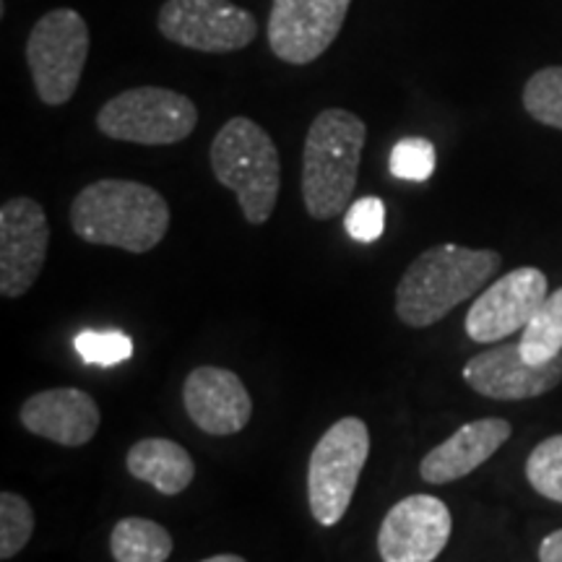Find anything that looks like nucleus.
<instances>
[{
	"label": "nucleus",
	"mask_w": 562,
	"mask_h": 562,
	"mask_svg": "<svg viewBox=\"0 0 562 562\" xmlns=\"http://www.w3.org/2000/svg\"><path fill=\"white\" fill-rule=\"evenodd\" d=\"M510 422L501 417H484L467 422L451 438L435 446L419 463V476L427 484H448L463 480L510 440Z\"/></svg>",
	"instance_id": "nucleus-16"
},
{
	"label": "nucleus",
	"mask_w": 562,
	"mask_h": 562,
	"mask_svg": "<svg viewBox=\"0 0 562 562\" xmlns=\"http://www.w3.org/2000/svg\"><path fill=\"white\" fill-rule=\"evenodd\" d=\"M89 47V26L74 9L47 11L32 26L26 40V63L42 102L60 108L74 100L87 68Z\"/></svg>",
	"instance_id": "nucleus-7"
},
{
	"label": "nucleus",
	"mask_w": 562,
	"mask_h": 562,
	"mask_svg": "<svg viewBox=\"0 0 562 562\" xmlns=\"http://www.w3.org/2000/svg\"><path fill=\"white\" fill-rule=\"evenodd\" d=\"M524 108L537 123L562 131V66L537 70L526 81Z\"/></svg>",
	"instance_id": "nucleus-20"
},
{
	"label": "nucleus",
	"mask_w": 562,
	"mask_h": 562,
	"mask_svg": "<svg viewBox=\"0 0 562 562\" xmlns=\"http://www.w3.org/2000/svg\"><path fill=\"white\" fill-rule=\"evenodd\" d=\"M70 227L79 240L144 256L165 240L170 206L165 195L136 180H97L70 203Z\"/></svg>",
	"instance_id": "nucleus-1"
},
{
	"label": "nucleus",
	"mask_w": 562,
	"mask_h": 562,
	"mask_svg": "<svg viewBox=\"0 0 562 562\" xmlns=\"http://www.w3.org/2000/svg\"><path fill=\"white\" fill-rule=\"evenodd\" d=\"M518 347H521L524 360L533 364L550 362L562 355V286L558 292L547 294L542 307L524 328Z\"/></svg>",
	"instance_id": "nucleus-19"
},
{
	"label": "nucleus",
	"mask_w": 562,
	"mask_h": 562,
	"mask_svg": "<svg viewBox=\"0 0 562 562\" xmlns=\"http://www.w3.org/2000/svg\"><path fill=\"white\" fill-rule=\"evenodd\" d=\"M74 347L83 362L102 364V368L121 364L133 355V341L121 331H81Z\"/></svg>",
	"instance_id": "nucleus-24"
},
{
	"label": "nucleus",
	"mask_w": 562,
	"mask_h": 562,
	"mask_svg": "<svg viewBox=\"0 0 562 562\" xmlns=\"http://www.w3.org/2000/svg\"><path fill=\"white\" fill-rule=\"evenodd\" d=\"M182 404L199 430L214 438L245 430L252 417V398L237 372L201 364L182 385Z\"/></svg>",
	"instance_id": "nucleus-14"
},
{
	"label": "nucleus",
	"mask_w": 562,
	"mask_h": 562,
	"mask_svg": "<svg viewBox=\"0 0 562 562\" xmlns=\"http://www.w3.org/2000/svg\"><path fill=\"white\" fill-rule=\"evenodd\" d=\"M550 294L547 277L539 269L524 266L495 279L469 307L467 328L469 339L492 344L524 331Z\"/></svg>",
	"instance_id": "nucleus-11"
},
{
	"label": "nucleus",
	"mask_w": 562,
	"mask_h": 562,
	"mask_svg": "<svg viewBox=\"0 0 562 562\" xmlns=\"http://www.w3.org/2000/svg\"><path fill=\"white\" fill-rule=\"evenodd\" d=\"M370 456V430L360 417L334 422L307 463V503L321 526H336L349 510Z\"/></svg>",
	"instance_id": "nucleus-5"
},
{
	"label": "nucleus",
	"mask_w": 562,
	"mask_h": 562,
	"mask_svg": "<svg viewBox=\"0 0 562 562\" xmlns=\"http://www.w3.org/2000/svg\"><path fill=\"white\" fill-rule=\"evenodd\" d=\"M463 381L480 396L495 402H526L558 389L562 381V355L550 362L524 360L518 341L501 344L463 364Z\"/></svg>",
	"instance_id": "nucleus-13"
},
{
	"label": "nucleus",
	"mask_w": 562,
	"mask_h": 562,
	"mask_svg": "<svg viewBox=\"0 0 562 562\" xmlns=\"http://www.w3.org/2000/svg\"><path fill=\"white\" fill-rule=\"evenodd\" d=\"M21 425L37 438L66 448H81L100 430V406L81 389H47L21 404Z\"/></svg>",
	"instance_id": "nucleus-15"
},
{
	"label": "nucleus",
	"mask_w": 562,
	"mask_h": 562,
	"mask_svg": "<svg viewBox=\"0 0 562 562\" xmlns=\"http://www.w3.org/2000/svg\"><path fill=\"white\" fill-rule=\"evenodd\" d=\"M50 248V224L40 201L9 199L0 209V294L24 297L37 284Z\"/></svg>",
	"instance_id": "nucleus-9"
},
{
	"label": "nucleus",
	"mask_w": 562,
	"mask_h": 562,
	"mask_svg": "<svg viewBox=\"0 0 562 562\" xmlns=\"http://www.w3.org/2000/svg\"><path fill=\"white\" fill-rule=\"evenodd\" d=\"M391 175L398 180L427 182L435 172V146L432 140L412 136L398 140L391 151Z\"/></svg>",
	"instance_id": "nucleus-23"
},
{
	"label": "nucleus",
	"mask_w": 562,
	"mask_h": 562,
	"mask_svg": "<svg viewBox=\"0 0 562 562\" xmlns=\"http://www.w3.org/2000/svg\"><path fill=\"white\" fill-rule=\"evenodd\" d=\"M159 32L175 45L199 53L245 50L258 34V21L232 0H167Z\"/></svg>",
	"instance_id": "nucleus-8"
},
{
	"label": "nucleus",
	"mask_w": 562,
	"mask_h": 562,
	"mask_svg": "<svg viewBox=\"0 0 562 562\" xmlns=\"http://www.w3.org/2000/svg\"><path fill=\"white\" fill-rule=\"evenodd\" d=\"M125 467L138 482L151 484L161 495L175 497L195 480L193 456L180 442L167 438H144L133 442Z\"/></svg>",
	"instance_id": "nucleus-17"
},
{
	"label": "nucleus",
	"mask_w": 562,
	"mask_h": 562,
	"mask_svg": "<svg viewBox=\"0 0 562 562\" xmlns=\"http://www.w3.org/2000/svg\"><path fill=\"white\" fill-rule=\"evenodd\" d=\"M201 562H248V560L240 558V554H214V558H206Z\"/></svg>",
	"instance_id": "nucleus-27"
},
{
	"label": "nucleus",
	"mask_w": 562,
	"mask_h": 562,
	"mask_svg": "<svg viewBox=\"0 0 562 562\" xmlns=\"http://www.w3.org/2000/svg\"><path fill=\"white\" fill-rule=\"evenodd\" d=\"M501 266L503 258L495 250L461 248L453 243L427 248L398 279V321L409 328L435 326L461 302L480 294Z\"/></svg>",
	"instance_id": "nucleus-2"
},
{
	"label": "nucleus",
	"mask_w": 562,
	"mask_h": 562,
	"mask_svg": "<svg viewBox=\"0 0 562 562\" xmlns=\"http://www.w3.org/2000/svg\"><path fill=\"white\" fill-rule=\"evenodd\" d=\"M211 172L237 195L248 224L261 227L279 201L281 165L273 138L250 117H232L211 140Z\"/></svg>",
	"instance_id": "nucleus-4"
},
{
	"label": "nucleus",
	"mask_w": 562,
	"mask_h": 562,
	"mask_svg": "<svg viewBox=\"0 0 562 562\" xmlns=\"http://www.w3.org/2000/svg\"><path fill=\"white\" fill-rule=\"evenodd\" d=\"M172 547L170 531L149 518H123L110 533V552L115 562H167Z\"/></svg>",
	"instance_id": "nucleus-18"
},
{
	"label": "nucleus",
	"mask_w": 562,
	"mask_h": 562,
	"mask_svg": "<svg viewBox=\"0 0 562 562\" xmlns=\"http://www.w3.org/2000/svg\"><path fill=\"white\" fill-rule=\"evenodd\" d=\"M453 531L448 505L435 495H409L385 513L378 531L383 562H435Z\"/></svg>",
	"instance_id": "nucleus-12"
},
{
	"label": "nucleus",
	"mask_w": 562,
	"mask_h": 562,
	"mask_svg": "<svg viewBox=\"0 0 562 562\" xmlns=\"http://www.w3.org/2000/svg\"><path fill=\"white\" fill-rule=\"evenodd\" d=\"M526 480L547 501L562 503V435H552L533 448L526 461Z\"/></svg>",
	"instance_id": "nucleus-22"
},
{
	"label": "nucleus",
	"mask_w": 562,
	"mask_h": 562,
	"mask_svg": "<svg viewBox=\"0 0 562 562\" xmlns=\"http://www.w3.org/2000/svg\"><path fill=\"white\" fill-rule=\"evenodd\" d=\"M539 562H562V529L552 531L539 544Z\"/></svg>",
	"instance_id": "nucleus-26"
},
{
	"label": "nucleus",
	"mask_w": 562,
	"mask_h": 562,
	"mask_svg": "<svg viewBox=\"0 0 562 562\" xmlns=\"http://www.w3.org/2000/svg\"><path fill=\"white\" fill-rule=\"evenodd\" d=\"M199 125V108L191 97L165 87L125 89L102 104L97 128L112 140L138 146H172Z\"/></svg>",
	"instance_id": "nucleus-6"
},
{
	"label": "nucleus",
	"mask_w": 562,
	"mask_h": 562,
	"mask_svg": "<svg viewBox=\"0 0 562 562\" xmlns=\"http://www.w3.org/2000/svg\"><path fill=\"white\" fill-rule=\"evenodd\" d=\"M364 140L368 125L355 112L328 108L315 115L302 149V201L313 220L328 222L349 209Z\"/></svg>",
	"instance_id": "nucleus-3"
},
{
	"label": "nucleus",
	"mask_w": 562,
	"mask_h": 562,
	"mask_svg": "<svg viewBox=\"0 0 562 562\" xmlns=\"http://www.w3.org/2000/svg\"><path fill=\"white\" fill-rule=\"evenodd\" d=\"M344 229L357 243L381 240L385 229V203L378 195H364V199L349 203V209L344 211Z\"/></svg>",
	"instance_id": "nucleus-25"
},
{
	"label": "nucleus",
	"mask_w": 562,
	"mask_h": 562,
	"mask_svg": "<svg viewBox=\"0 0 562 562\" xmlns=\"http://www.w3.org/2000/svg\"><path fill=\"white\" fill-rule=\"evenodd\" d=\"M34 533V510L26 497L5 490L0 495V558L11 560L30 544Z\"/></svg>",
	"instance_id": "nucleus-21"
},
{
	"label": "nucleus",
	"mask_w": 562,
	"mask_h": 562,
	"mask_svg": "<svg viewBox=\"0 0 562 562\" xmlns=\"http://www.w3.org/2000/svg\"><path fill=\"white\" fill-rule=\"evenodd\" d=\"M351 0H273L269 45L281 63L311 66L339 37Z\"/></svg>",
	"instance_id": "nucleus-10"
}]
</instances>
